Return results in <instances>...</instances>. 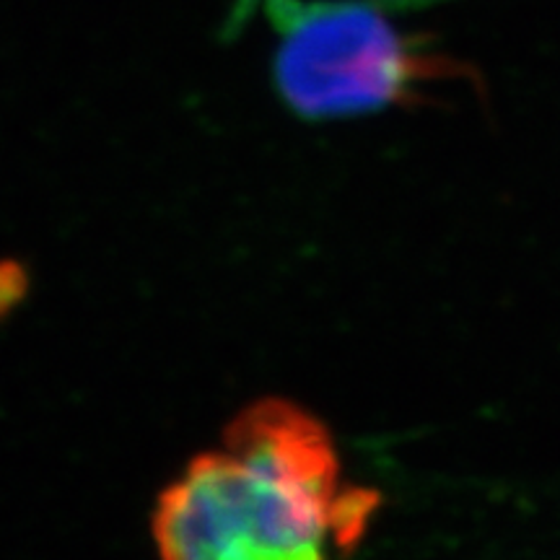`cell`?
Here are the masks:
<instances>
[{
    "instance_id": "cell-1",
    "label": "cell",
    "mask_w": 560,
    "mask_h": 560,
    "mask_svg": "<svg viewBox=\"0 0 560 560\" xmlns=\"http://www.w3.org/2000/svg\"><path fill=\"white\" fill-rule=\"evenodd\" d=\"M376 501L346 486L319 418L265 397L166 486L151 529L161 560H335L361 540Z\"/></svg>"
},
{
    "instance_id": "cell-2",
    "label": "cell",
    "mask_w": 560,
    "mask_h": 560,
    "mask_svg": "<svg viewBox=\"0 0 560 560\" xmlns=\"http://www.w3.org/2000/svg\"><path fill=\"white\" fill-rule=\"evenodd\" d=\"M260 3L278 32L272 81L304 120H340L389 104L454 70L420 55L374 5L348 0H242Z\"/></svg>"
}]
</instances>
